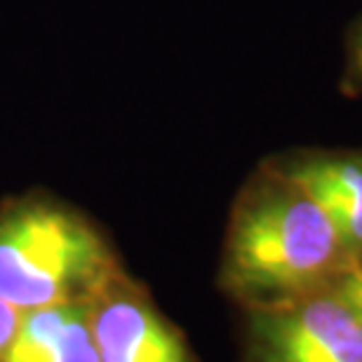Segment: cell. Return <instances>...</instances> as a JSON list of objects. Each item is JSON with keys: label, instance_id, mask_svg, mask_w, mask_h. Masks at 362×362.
I'll return each instance as SVG.
<instances>
[{"label": "cell", "instance_id": "4", "mask_svg": "<svg viewBox=\"0 0 362 362\" xmlns=\"http://www.w3.org/2000/svg\"><path fill=\"white\" fill-rule=\"evenodd\" d=\"M88 317L99 362H193L184 337L125 269L92 296Z\"/></svg>", "mask_w": 362, "mask_h": 362}, {"label": "cell", "instance_id": "9", "mask_svg": "<svg viewBox=\"0 0 362 362\" xmlns=\"http://www.w3.org/2000/svg\"><path fill=\"white\" fill-rule=\"evenodd\" d=\"M21 317H24V310L14 308L12 303L0 299V362H5L7 353H10V346L19 332Z\"/></svg>", "mask_w": 362, "mask_h": 362}, {"label": "cell", "instance_id": "6", "mask_svg": "<svg viewBox=\"0 0 362 362\" xmlns=\"http://www.w3.org/2000/svg\"><path fill=\"white\" fill-rule=\"evenodd\" d=\"M5 362H99L88 303L26 310Z\"/></svg>", "mask_w": 362, "mask_h": 362}, {"label": "cell", "instance_id": "3", "mask_svg": "<svg viewBox=\"0 0 362 362\" xmlns=\"http://www.w3.org/2000/svg\"><path fill=\"white\" fill-rule=\"evenodd\" d=\"M247 362H362V322L332 287L252 310Z\"/></svg>", "mask_w": 362, "mask_h": 362}, {"label": "cell", "instance_id": "8", "mask_svg": "<svg viewBox=\"0 0 362 362\" xmlns=\"http://www.w3.org/2000/svg\"><path fill=\"white\" fill-rule=\"evenodd\" d=\"M332 289L362 322V262L351 264L349 269L339 275V280L332 285Z\"/></svg>", "mask_w": 362, "mask_h": 362}, {"label": "cell", "instance_id": "1", "mask_svg": "<svg viewBox=\"0 0 362 362\" xmlns=\"http://www.w3.org/2000/svg\"><path fill=\"white\" fill-rule=\"evenodd\" d=\"M356 259L317 202L273 160L255 172L228 219L223 289L250 310L329 289Z\"/></svg>", "mask_w": 362, "mask_h": 362}, {"label": "cell", "instance_id": "2", "mask_svg": "<svg viewBox=\"0 0 362 362\" xmlns=\"http://www.w3.org/2000/svg\"><path fill=\"white\" fill-rule=\"evenodd\" d=\"M122 264L97 223L42 191L0 202V299L19 310L90 303Z\"/></svg>", "mask_w": 362, "mask_h": 362}, {"label": "cell", "instance_id": "5", "mask_svg": "<svg viewBox=\"0 0 362 362\" xmlns=\"http://www.w3.org/2000/svg\"><path fill=\"white\" fill-rule=\"evenodd\" d=\"M273 163L317 202L351 257L362 262V151H296Z\"/></svg>", "mask_w": 362, "mask_h": 362}, {"label": "cell", "instance_id": "7", "mask_svg": "<svg viewBox=\"0 0 362 362\" xmlns=\"http://www.w3.org/2000/svg\"><path fill=\"white\" fill-rule=\"evenodd\" d=\"M339 88L346 97H362V14L353 21L344 45V69Z\"/></svg>", "mask_w": 362, "mask_h": 362}]
</instances>
